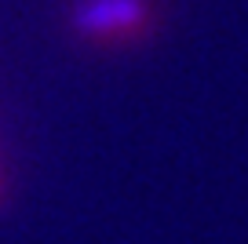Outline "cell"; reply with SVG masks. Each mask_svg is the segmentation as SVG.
I'll use <instances>...</instances> for the list:
<instances>
[{"mask_svg":"<svg viewBox=\"0 0 248 244\" xmlns=\"http://www.w3.org/2000/svg\"><path fill=\"white\" fill-rule=\"evenodd\" d=\"M142 22H146V4L142 0H80L73 8V26L88 37L124 33Z\"/></svg>","mask_w":248,"mask_h":244,"instance_id":"obj_1","label":"cell"}]
</instances>
